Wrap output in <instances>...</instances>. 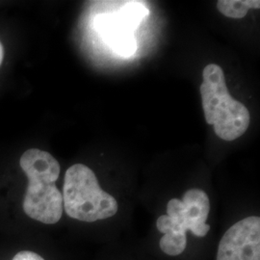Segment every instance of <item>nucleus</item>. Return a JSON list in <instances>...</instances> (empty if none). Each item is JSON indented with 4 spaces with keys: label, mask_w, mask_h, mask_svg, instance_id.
I'll list each match as a JSON object with an SVG mask.
<instances>
[{
    "label": "nucleus",
    "mask_w": 260,
    "mask_h": 260,
    "mask_svg": "<svg viewBox=\"0 0 260 260\" xmlns=\"http://www.w3.org/2000/svg\"><path fill=\"white\" fill-rule=\"evenodd\" d=\"M149 15V10L140 2H125L116 12L99 15L95 29L112 50L122 57H129L136 51L134 32L142 20Z\"/></svg>",
    "instance_id": "obj_5"
},
{
    "label": "nucleus",
    "mask_w": 260,
    "mask_h": 260,
    "mask_svg": "<svg viewBox=\"0 0 260 260\" xmlns=\"http://www.w3.org/2000/svg\"><path fill=\"white\" fill-rule=\"evenodd\" d=\"M13 260H45L34 251H21L18 252Z\"/></svg>",
    "instance_id": "obj_8"
},
{
    "label": "nucleus",
    "mask_w": 260,
    "mask_h": 260,
    "mask_svg": "<svg viewBox=\"0 0 260 260\" xmlns=\"http://www.w3.org/2000/svg\"><path fill=\"white\" fill-rule=\"evenodd\" d=\"M203 78L201 94L205 121L214 125V131L219 138L224 141L239 138L250 125L251 116L248 108L229 93L220 66H206Z\"/></svg>",
    "instance_id": "obj_3"
},
{
    "label": "nucleus",
    "mask_w": 260,
    "mask_h": 260,
    "mask_svg": "<svg viewBox=\"0 0 260 260\" xmlns=\"http://www.w3.org/2000/svg\"><path fill=\"white\" fill-rule=\"evenodd\" d=\"M210 211L209 198L205 191L190 189L182 200L172 199L167 205V215L156 221L158 231L163 233L160 249L171 256H177L185 251L186 232L190 231L198 237H204L210 225L206 223Z\"/></svg>",
    "instance_id": "obj_2"
},
{
    "label": "nucleus",
    "mask_w": 260,
    "mask_h": 260,
    "mask_svg": "<svg viewBox=\"0 0 260 260\" xmlns=\"http://www.w3.org/2000/svg\"><path fill=\"white\" fill-rule=\"evenodd\" d=\"M19 164L28 177L24 212L41 223H58L64 209L63 196L55 185L60 176V164L49 152L38 149L26 150Z\"/></svg>",
    "instance_id": "obj_1"
},
{
    "label": "nucleus",
    "mask_w": 260,
    "mask_h": 260,
    "mask_svg": "<svg viewBox=\"0 0 260 260\" xmlns=\"http://www.w3.org/2000/svg\"><path fill=\"white\" fill-rule=\"evenodd\" d=\"M62 196L66 213L81 222L108 219L118 212L116 199L101 188L94 173L83 164L67 170Z\"/></svg>",
    "instance_id": "obj_4"
},
{
    "label": "nucleus",
    "mask_w": 260,
    "mask_h": 260,
    "mask_svg": "<svg viewBox=\"0 0 260 260\" xmlns=\"http://www.w3.org/2000/svg\"><path fill=\"white\" fill-rule=\"evenodd\" d=\"M258 0H220L217 8L221 14L232 19H243L250 9H259Z\"/></svg>",
    "instance_id": "obj_7"
},
{
    "label": "nucleus",
    "mask_w": 260,
    "mask_h": 260,
    "mask_svg": "<svg viewBox=\"0 0 260 260\" xmlns=\"http://www.w3.org/2000/svg\"><path fill=\"white\" fill-rule=\"evenodd\" d=\"M216 260H260V218L251 216L223 234Z\"/></svg>",
    "instance_id": "obj_6"
},
{
    "label": "nucleus",
    "mask_w": 260,
    "mask_h": 260,
    "mask_svg": "<svg viewBox=\"0 0 260 260\" xmlns=\"http://www.w3.org/2000/svg\"><path fill=\"white\" fill-rule=\"evenodd\" d=\"M3 57H4V48H3V46H2V44L0 42V66L2 64Z\"/></svg>",
    "instance_id": "obj_9"
}]
</instances>
